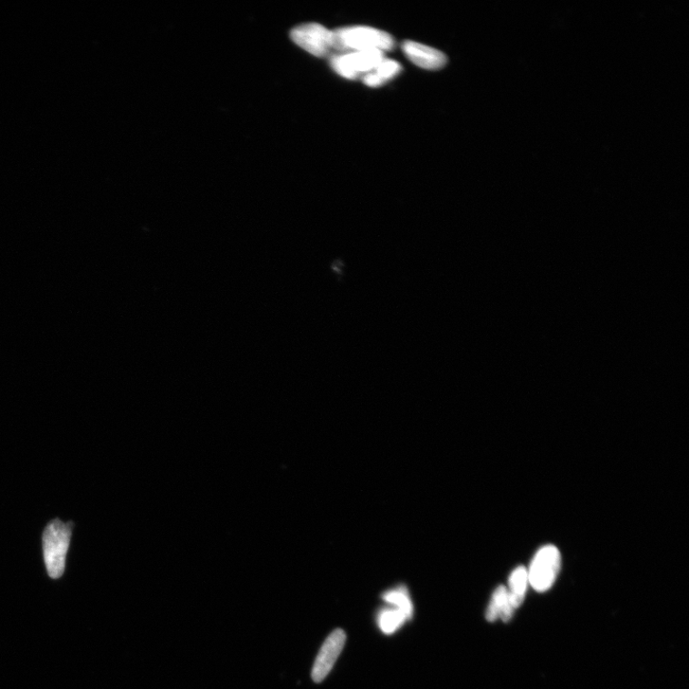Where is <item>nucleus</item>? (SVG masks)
<instances>
[{"instance_id": "1", "label": "nucleus", "mask_w": 689, "mask_h": 689, "mask_svg": "<svg viewBox=\"0 0 689 689\" xmlns=\"http://www.w3.org/2000/svg\"><path fill=\"white\" fill-rule=\"evenodd\" d=\"M335 51L344 53L358 51H390L394 47L392 35L368 26L344 27L333 31Z\"/></svg>"}, {"instance_id": "2", "label": "nucleus", "mask_w": 689, "mask_h": 689, "mask_svg": "<svg viewBox=\"0 0 689 689\" xmlns=\"http://www.w3.org/2000/svg\"><path fill=\"white\" fill-rule=\"evenodd\" d=\"M74 523L51 521L43 534V548L47 573L51 578H60L65 569L66 554Z\"/></svg>"}, {"instance_id": "3", "label": "nucleus", "mask_w": 689, "mask_h": 689, "mask_svg": "<svg viewBox=\"0 0 689 689\" xmlns=\"http://www.w3.org/2000/svg\"><path fill=\"white\" fill-rule=\"evenodd\" d=\"M384 60V52L379 50L349 52L333 56L331 65L338 75L356 80L371 74Z\"/></svg>"}, {"instance_id": "4", "label": "nucleus", "mask_w": 689, "mask_h": 689, "mask_svg": "<svg viewBox=\"0 0 689 689\" xmlns=\"http://www.w3.org/2000/svg\"><path fill=\"white\" fill-rule=\"evenodd\" d=\"M561 567V554L554 545L542 547L528 570L529 584L537 592H546L555 583Z\"/></svg>"}, {"instance_id": "5", "label": "nucleus", "mask_w": 689, "mask_h": 689, "mask_svg": "<svg viewBox=\"0 0 689 689\" xmlns=\"http://www.w3.org/2000/svg\"><path fill=\"white\" fill-rule=\"evenodd\" d=\"M290 37L312 55L324 58L335 51L334 32L319 24H305L295 28Z\"/></svg>"}, {"instance_id": "6", "label": "nucleus", "mask_w": 689, "mask_h": 689, "mask_svg": "<svg viewBox=\"0 0 689 689\" xmlns=\"http://www.w3.org/2000/svg\"><path fill=\"white\" fill-rule=\"evenodd\" d=\"M346 633L335 630L322 645L315 662L312 677L315 683L323 682L328 676L346 644Z\"/></svg>"}, {"instance_id": "7", "label": "nucleus", "mask_w": 689, "mask_h": 689, "mask_svg": "<svg viewBox=\"0 0 689 689\" xmlns=\"http://www.w3.org/2000/svg\"><path fill=\"white\" fill-rule=\"evenodd\" d=\"M402 48L405 56L413 64L424 69H440L447 63V58L443 52L419 43L406 41Z\"/></svg>"}, {"instance_id": "8", "label": "nucleus", "mask_w": 689, "mask_h": 689, "mask_svg": "<svg viewBox=\"0 0 689 689\" xmlns=\"http://www.w3.org/2000/svg\"><path fill=\"white\" fill-rule=\"evenodd\" d=\"M514 610L509 600V592L504 586H500L493 594L492 602L485 612V618L487 622L491 623L495 622L498 618H501L504 623H507L512 620Z\"/></svg>"}, {"instance_id": "9", "label": "nucleus", "mask_w": 689, "mask_h": 689, "mask_svg": "<svg viewBox=\"0 0 689 689\" xmlns=\"http://www.w3.org/2000/svg\"><path fill=\"white\" fill-rule=\"evenodd\" d=\"M509 584V600L512 606L517 609L523 604L529 586L528 570L524 566L517 567L510 576Z\"/></svg>"}, {"instance_id": "10", "label": "nucleus", "mask_w": 689, "mask_h": 689, "mask_svg": "<svg viewBox=\"0 0 689 689\" xmlns=\"http://www.w3.org/2000/svg\"><path fill=\"white\" fill-rule=\"evenodd\" d=\"M402 69V65L397 62L385 59L371 74L362 78V81L368 86L378 87L400 75Z\"/></svg>"}, {"instance_id": "11", "label": "nucleus", "mask_w": 689, "mask_h": 689, "mask_svg": "<svg viewBox=\"0 0 689 689\" xmlns=\"http://www.w3.org/2000/svg\"><path fill=\"white\" fill-rule=\"evenodd\" d=\"M383 598L387 604L393 605L394 608L404 613L407 620L412 619L414 607L408 591L405 587H400L388 591L384 594Z\"/></svg>"}, {"instance_id": "12", "label": "nucleus", "mask_w": 689, "mask_h": 689, "mask_svg": "<svg viewBox=\"0 0 689 689\" xmlns=\"http://www.w3.org/2000/svg\"><path fill=\"white\" fill-rule=\"evenodd\" d=\"M406 621L408 620L404 613L394 607L380 612L377 619L380 629L387 634H391L400 629Z\"/></svg>"}]
</instances>
